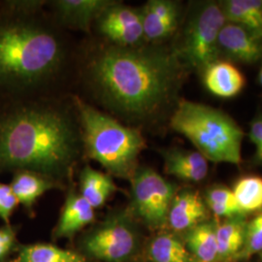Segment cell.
Masks as SVG:
<instances>
[{"instance_id":"6da1fadb","label":"cell","mask_w":262,"mask_h":262,"mask_svg":"<svg viewBox=\"0 0 262 262\" xmlns=\"http://www.w3.org/2000/svg\"><path fill=\"white\" fill-rule=\"evenodd\" d=\"M187 68L173 49L105 42L88 55L84 81L104 106L132 122L151 121L175 102Z\"/></svg>"},{"instance_id":"7a4b0ae2","label":"cell","mask_w":262,"mask_h":262,"mask_svg":"<svg viewBox=\"0 0 262 262\" xmlns=\"http://www.w3.org/2000/svg\"><path fill=\"white\" fill-rule=\"evenodd\" d=\"M78 116L50 103L23 105L0 117V170H30L57 182L83 148ZM60 183V182H59Z\"/></svg>"},{"instance_id":"3957f363","label":"cell","mask_w":262,"mask_h":262,"mask_svg":"<svg viewBox=\"0 0 262 262\" xmlns=\"http://www.w3.org/2000/svg\"><path fill=\"white\" fill-rule=\"evenodd\" d=\"M66 43L55 28L34 19L0 24V84L35 88L64 66Z\"/></svg>"},{"instance_id":"277c9868","label":"cell","mask_w":262,"mask_h":262,"mask_svg":"<svg viewBox=\"0 0 262 262\" xmlns=\"http://www.w3.org/2000/svg\"><path fill=\"white\" fill-rule=\"evenodd\" d=\"M75 107L86 156L113 176L130 180L146 148L140 129L123 125L81 98L76 97Z\"/></svg>"},{"instance_id":"5b68a950","label":"cell","mask_w":262,"mask_h":262,"mask_svg":"<svg viewBox=\"0 0 262 262\" xmlns=\"http://www.w3.org/2000/svg\"><path fill=\"white\" fill-rule=\"evenodd\" d=\"M171 128L190 141L207 160L240 164L244 132L227 114L205 104L179 100Z\"/></svg>"},{"instance_id":"8992f818","label":"cell","mask_w":262,"mask_h":262,"mask_svg":"<svg viewBox=\"0 0 262 262\" xmlns=\"http://www.w3.org/2000/svg\"><path fill=\"white\" fill-rule=\"evenodd\" d=\"M226 23L216 2L199 3L189 13L180 42L173 48L187 68L202 72L219 59V36Z\"/></svg>"},{"instance_id":"52a82bcc","label":"cell","mask_w":262,"mask_h":262,"mask_svg":"<svg viewBox=\"0 0 262 262\" xmlns=\"http://www.w3.org/2000/svg\"><path fill=\"white\" fill-rule=\"evenodd\" d=\"M82 254L102 262H127L138 249V235L132 213L119 210L110 213L101 224L85 235Z\"/></svg>"},{"instance_id":"ba28073f","label":"cell","mask_w":262,"mask_h":262,"mask_svg":"<svg viewBox=\"0 0 262 262\" xmlns=\"http://www.w3.org/2000/svg\"><path fill=\"white\" fill-rule=\"evenodd\" d=\"M131 209L145 225L159 228L167 224L176 187L149 167H137L131 177Z\"/></svg>"},{"instance_id":"9c48e42d","label":"cell","mask_w":262,"mask_h":262,"mask_svg":"<svg viewBox=\"0 0 262 262\" xmlns=\"http://www.w3.org/2000/svg\"><path fill=\"white\" fill-rule=\"evenodd\" d=\"M106 42L119 47H139L145 43L141 9L114 1L94 21Z\"/></svg>"},{"instance_id":"30bf717a","label":"cell","mask_w":262,"mask_h":262,"mask_svg":"<svg viewBox=\"0 0 262 262\" xmlns=\"http://www.w3.org/2000/svg\"><path fill=\"white\" fill-rule=\"evenodd\" d=\"M145 43L158 45L172 36L181 19V5L172 0H150L141 8Z\"/></svg>"},{"instance_id":"8fae6325","label":"cell","mask_w":262,"mask_h":262,"mask_svg":"<svg viewBox=\"0 0 262 262\" xmlns=\"http://www.w3.org/2000/svg\"><path fill=\"white\" fill-rule=\"evenodd\" d=\"M220 54L243 63H253L262 57V36L242 26L226 23L219 36Z\"/></svg>"},{"instance_id":"7c38bea8","label":"cell","mask_w":262,"mask_h":262,"mask_svg":"<svg viewBox=\"0 0 262 262\" xmlns=\"http://www.w3.org/2000/svg\"><path fill=\"white\" fill-rule=\"evenodd\" d=\"M112 0H56L52 5L58 21L66 28L89 32L95 19Z\"/></svg>"},{"instance_id":"4fadbf2b","label":"cell","mask_w":262,"mask_h":262,"mask_svg":"<svg viewBox=\"0 0 262 262\" xmlns=\"http://www.w3.org/2000/svg\"><path fill=\"white\" fill-rule=\"evenodd\" d=\"M205 200L199 192L185 189L176 192L169 209L167 224L176 232L189 231L206 219Z\"/></svg>"},{"instance_id":"5bb4252c","label":"cell","mask_w":262,"mask_h":262,"mask_svg":"<svg viewBox=\"0 0 262 262\" xmlns=\"http://www.w3.org/2000/svg\"><path fill=\"white\" fill-rule=\"evenodd\" d=\"M207 90L220 98H232L243 91L246 79L242 71L229 60L217 59L202 71Z\"/></svg>"},{"instance_id":"9a60e30c","label":"cell","mask_w":262,"mask_h":262,"mask_svg":"<svg viewBox=\"0 0 262 262\" xmlns=\"http://www.w3.org/2000/svg\"><path fill=\"white\" fill-rule=\"evenodd\" d=\"M160 154L164 159L166 174L188 182H200L206 178L208 160L199 151L171 148L160 150Z\"/></svg>"},{"instance_id":"2e32d148","label":"cell","mask_w":262,"mask_h":262,"mask_svg":"<svg viewBox=\"0 0 262 262\" xmlns=\"http://www.w3.org/2000/svg\"><path fill=\"white\" fill-rule=\"evenodd\" d=\"M94 209L83 196L71 190L66 196V202L58 219L55 237L71 238L80 232L84 227L93 224L94 221Z\"/></svg>"},{"instance_id":"e0dca14e","label":"cell","mask_w":262,"mask_h":262,"mask_svg":"<svg viewBox=\"0 0 262 262\" xmlns=\"http://www.w3.org/2000/svg\"><path fill=\"white\" fill-rule=\"evenodd\" d=\"M10 187L19 204L30 211L40 197L49 190L60 187V183L34 171L18 170Z\"/></svg>"},{"instance_id":"ac0fdd59","label":"cell","mask_w":262,"mask_h":262,"mask_svg":"<svg viewBox=\"0 0 262 262\" xmlns=\"http://www.w3.org/2000/svg\"><path fill=\"white\" fill-rule=\"evenodd\" d=\"M117 187L112 178L102 172L85 166L80 174V194L93 207L98 209L103 207Z\"/></svg>"},{"instance_id":"d6986e66","label":"cell","mask_w":262,"mask_h":262,"mask_svg":"<svg viewBox=\"0 0 262 262\" xmlns=\"http://www.w3.org/2000/svg\"><path fill=\"white\" fill-rule=\"evenodd\" d=\"M247 223L244 216L227 219L215 227L219 260L235 259L243 249Z\"/></svg>"},{"instance_id":"ffe728a7","label":"cell","mask_w":262,"mask_h":262,"mask_svg":"<svg viewBox=\"0 0 262 262\" xmlns=\"http://www.w3.org/2000/svg\"><path fill=\"white\" fill-rule=\"evenodd\" d=\"M220 5L227 23L242 26L262 36L261 0H226Z\"/></svg>"},{"instance_id":"44dd1931","label":"cell","mask_w":262,"mask_h":262,"mask_svg":"<svg viewBox=\"0 0 262 262\" xmlns=\"http://www.w3.org/2000/svg\"><path fill=\"white\" fill-rule=\"evenodd\" d=\"M187 248L195 262H216L219 250L215 226L211 223H201L187 231Z\"/></svg>"},{"instance_id":"7402d4cb","label":"cell","mask_w":262,"mask_h":262,"mask_svg":"<svg viewBox=\"0 0 262 262\" xmlns=\"http://www.w3.org/2000/svg\"><path fill=\"white\" fill-rule=\"evenodd\" d=\"M17 255L11 262H85L82 253L58 248L51 244H32L17 247Z\"/></svg>"},{"instance_id":"603a6c76","label":"cell","mask_w":262,"mask_h":262,"mask_svg":"<svg viewBox=\"0 0 262 262\" xmlns=\"http://www.w3.org/2000/svg\"><path fill=\"white\" fill-rule=\"evenodd\" d=\"M148 253L152 262H195L187 246L169 233L157 236L150 242Z\"/></svg>"},{"instance_id":"cb8c5ba5","label":"cell","mask_w":262,"mask_h":262,"mask_svg":"<svg viewBox=\"0 0 262 262\" xmlns=\"http://www.w3.org/2000/svg\"><path fill=\"white\" fill-rule=\"evenodd\" d=\"M244 215L262 211V178L251 175L239 179L232 189Z\"/></svg>"},{"instance_id":"d4e9b609","label":"cell","mask_w":262,"mask_h":262,"mask_svg":"<svg viewBox=\"0 0 262 262\" xmlns=\"http://www.w3.org/2000/svg\"><path fill=\"white\" fill-rule=\"evenodd\" d=\"M205 202L214 215L224 219L244 216V213L238 205L232 189L228 187H214L207 190Z\"/></svg>"},{"instance_id":"484cf974","label":"cell","mask_w":262,"mask_h":262,"mask_svg":"<svg viewBox=\"0 0 262 262\" xmlns=\"http://www.w3.org/2000/svg\"><path fill=\"white\" fill-rule=\"evenodd\" d=\"M262 253V211L247 224L243 249L235 259H246Z\"/></svg>"},{"instance_id":"4316f807","label":"cell","mask_w":262,"mask_h":262,"mask_svg":"<svg viewBox=\"0 0 262 262\" xmlns=\"http://www.w3.org/2000/svg\"><path fill=\"white\" fill-rule=\"evenodd\" d=\"M18 205L19 202L10 185L0 183V219L5 225H10L11 216Z\"/></svg>"},{"instance_id":"83f0119b","label":"cell","mask_w":262,"mask_h":262,"mask_svg":"<svg viewBox=\"0 0 262 262\" xmlns=\"http://www.w3.org/2000/svg\"><path fill=\"white\" fill-rule=\"evenodd\" d=\"M17 249L16 229L10 225L0 227V262H6L10 253Z\"/></svg>"},{"instance_id":"f1b7e54d","label":"cell","mask_w":262,"mask_h":262,"mask_svg":"<svg viewBox=\"0 0 262 262\" xmlns=\"http://www.w3.org/2000/svg\"><path fill=\"white\" fill-rule=\"evenodd\" d=\"M249 136L255 146V160L262 163V117L252 122Z\"/></svg>"},{"instance_id":"f546056e","label":"cell","mask_w":262,"mask_h":262,"mask_svg":"<svg viewBox=\"0 0 262 262\" xmlns=\"http://www.w3.org/2000/svg\"><path fill=\"white\" fill-rule=\"evenodd\" d=\"M258 80H259V83H260L262 86V64L261 68H260V71H259V75H258Z\"/></svg>"}]
</instances>
